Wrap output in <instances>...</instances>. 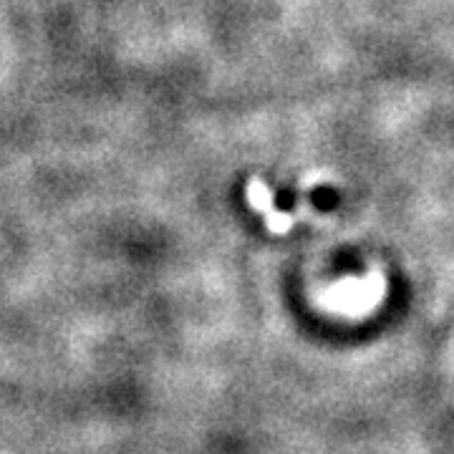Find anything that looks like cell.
Listing matches in <instances>:
<instances>
[{
	"label": "cell",
	"instance_id": "obj_1",
	"mask_svg": "<svg viewBox=\"0 0 454 454\" xmlns=\"http://www.w3.org/2000/svg\"><path fill=\"white\" fill-rule=\"evenodd\" d=\"M381 278L369 276L364 280H346L336 286L333 291H328V306L331 309L346 310V313H358V310H369L381 301Z\"/></svg>",
	"mask_w": 454,
	"mask_h": 454
},
{
	"label": "cell",
	"instance_id": "obj_2",
	"mask_svg": "<svg viewBox=\"0 0 454 454\" xmlns=\"http://www.w3.org/2000/svg\"><path fill=\"white\" fill-rule=\"evenodd\" d=\"M247 202L265 217V225H268L270 232L283 235V232L293 225V217L283 215V212L276 207L273 192L268 190V184H265L262 179H250V182H247Z\"/></svg>",
	"mask_w": 454,
	"mask_h": 454
}]
</instances>
